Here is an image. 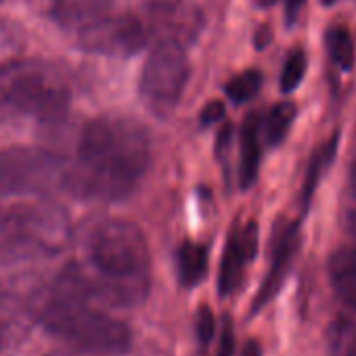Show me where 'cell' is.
<instances>
[{
  "label": "cell",
  "mask_w": 356,
  "mask_h": 356,
  "mask_svg": "<svg viewBox=\"0 0 356 356\" xmlns=\"http://www.w3.org/2000/svg\"><path fill=\"white\" fill-rule=\"evenodd\" d=\"M74 239L65 208L53 202L17 204L0 212V266L40 262L63 254Z\"/></svg>",
  "instance_id": "cell-4"
},
{
  "label": "cell",
  "mask_w": 356,
  "mask_h": 356,
  "mask_svg": "<svg viewBox=\"0 0 356 356\" xmlns=\"http://www.w3.org/2000/svg\"><path fill=\"white\" fill-rule=\"evenodd\" d=\"M270 38H273V34H270V28H268V26H262V28L258 30L256 38H254V42H256V49H264V47H268Z\"/></svg>",
  "instance_id": "cell-29"
},
{
  "label": "cell",
  "mask_w": 356,
  "mask_h": 356,
  "mask_svg": "<svg viewBox=\"0 0 356 356\" xmlns=\"http://www.w3.org/2000/svg\"><path fill=\"white\" fill-rule=\"evenodd\" d=\"M111 0H57L53 7V19L63 28H86L92 22L107 17Z\"/></svg>",
  "instance_id": "cell-13"
},
{
  "label": "cell",
  "mask_w": 356,
  "mask_h": 356,
  "mask_svg": "<svg viewBox=\"0 0 356 356\" xmlns=\"http://www.w3.org/2000/svg\"><path fill=\"white\" fill-rule=\"evenodd\" d=\"M335 3H339V0H323V5H325V7H331V5H335Z\"/></svg>",
  "instance_id": "cell-35"
},
{
  "label": "cell",
  "mask_w": 356,
  "mask_h": 356,
  "mask_svg": "<svg viewBox=\"0 0 356 356\" xmlns=\"http://www.w3.org/2000/svg\"><path fill=\"white\" fill-rule=\"evenodd\" d=\"M178 279L185 287H195L204 281L208 273V248L202 243L185 241L176 256Z\"/></svg>",
  "instance_id": "cell-16"
},
{
  "label": "cell",
  "mask_w": 356,
  "mask_h": 356,
  "mask_svg": "<svg viewBox=\"0 0 356 356\" xmlns=\"http://www.w3.org/2000/svg\"><path fill=\"white\" fill-rule=\"evenodd\" d=\"M325 47H327L329 57L333 59V63L339 70L350 72L354 67V40H352L348 28H343V26L329 28L325 34Z\"/></svg>",
  "instance_id": "cell-20"
},
{
  "label": "cell",
  "mask_w": 356,
  "mask_h": 356,
  "mask_svg": "<svg viewBox=\"0 0 356 356\" xmlns=\"http://www.w3.org/2000/svg\"><path fill=\"white\" fill-rule=\"evenodd\" d=\"M258 3H260L262 7H270L273 3H277V0H258Z\"/></svg>",
  "instance_id": "cell-34"
},
{
  "label": "cell",
  "mask_w": 356,
  "mask_h": 356,
  "mask_svg": "<svg viewBox=\"0 0 356 356\" xmlns=\"http://www.w3.org/2000/svg\"><path fill=\"white\" fill-rule=\"evenodd\" d=\"M260 88H262V74L258 70H248L235 76L231 82H227L225 92L233 103L241 105V103L252 101L260 92Z\"/></svg>",
  "instance_id": "cell-21"
},
{
  "label": "cell",
  "mask_w": 356,
  "mask_h": 356,
  "mask_svg": "<svg viewBox=\"0 0 356 356\" xmlns=\"http://www.w3.org/2000/svg\"><path fill=\"white\" fill-rule=\"evenodd\" d=\"M19 49V30L17 26L0 19V59L15 53Z\"/></svg>",
  "instance_id": "cell-23"
},
{
  "label": "cell",
  "mask_w": 356,
  "mask_h": 356,
  "mask_svg": "<svg viewBox=\"0 0 356 356\" xmlns=\"http://www.w3.org/2000/svg\"><path fill=\"white\" fill-rule=\"evenodd\" d=\"M350 185H352V191H354V195H356V163H354V168H352V176H350Z\"/></svg>",
  "instance_id": "cell-32"
},
{
  "label": "cell",
  "mask_w": 356,
  "mask_h": 356,
  "mask_svg": "<svg viewBox=\"0 0 356 356\" xmlns=\"http://www.w3.org/2000/svg\"><path fill=\"white\" fill-rule=\"evenodd\" d=\"M187 82L189 59L185 47L157 42L143 65L138 92L151 113L168 118L181 101Z\"/></svg>",
  "instance_id": "cell-7"
},
{
  "label": "cell",
  "mask_w": 356,
  "mask_h": 356,
  "mask_svg": "<svg viewBox=\"0 0 356 356\" xmlns=\"http://www.w3.org/2000/svg\"><path fill=\"white\" fill-rule=\"evenodd\" d=\"M70 103L72 88L55 65L38 59H11L0 65V107L40 122H57Z\"/></svg>",
  "instance_id": "cell-5"
},
{
  "label": "cell",
  "mask_w": 356,
  "mask_h": 356,
  "mask_svg": "<svg viewBox=\"0 0 356 356\" xmlns=\"http://www.w3.org/2000/svg\"><path fill=\"white\" fill-rule=\"evenodd\" d=\"M231 140H233V126H231V124H225L222 130L218 132V140H216V151H218V155H225V153H227Z\"/></svg>",
  "instance_id": "cell-27"
},
{
  "label": "cell",
  "mask_w": 356,
  "mask_h": 356,
  "mask_svg": "<svg viewBox=\"0 0 356 356\" xmlns=\"http://www.w3.org/2000/svg\"><path fill=\"white\" fill-rule=\"evenodd\" d=\"M195 329H197V339L208 346L214 337L216 331V321H214V312L208 306H202L197 312V321H195Z\"/></svg>",
  "instance_id": "cell-24"
},
{
  "label": "cell",
  "mask_w": 356,
  "mask_h": 356,
  "mask_svg": "<svg viewBox=\"0 0 356 356\" xmlns=\"http://www.w3.org/2000/svg\"><path fill=\"white\" fill-rule=\"evenodd\" d=\"M335 149H337V134L331 136L329 143H325L318 151L312 153L310 157V165H308V172H306V178H304V185H302V195H300V204L304 208V212H308L310 208V202L314 197V191L318 187V181H321V174L323 170L331 163L333 155H335Z\"/></svg>",
  "instance_id": "cell-17"
},
{
  "label": "cell",
  "mask_w": 356,
  "mask_h": 356,
  "mask_svg": "<svg viewBox=\"0 0 356 356\" xmlns=\"http://www.w3.org/2000/svg\"><path fill=\"white\" fill-rule=\"evenodd\" d=\"M241 356H262V350H260V343L258 341H248L245 346H243V352H241Z\"/></svg>",
  "instance_id": "cell-30"
},
{
  "label": "cell",
  "mask_w": 356,
  "mask_h": 356,
  "mask_svg": "<svg viewBox=\"0 0 356 356\" xmlns=\"http://www.w3.org/2000/svg\"><path fill=\"white\" fill-rule=\"evenodd\" d=\"M235 354V327L231 316L222 318V327H220V339H218V350L216 356H233Z\"/></svg>",
  "instance_id": "cell-25"
},
{
  "label": "cell",
  "mask_w": 356,
  "mask_h": 356,
  "mask_svg": "<svg viewBox=\"0 0 356 356\" xmlns=\"http://www.w3.org/2000/svg\"><path fill=\"white\" fill-rule=\"evenodd\" d=\"M304 74H306V55L302 49H293L285 63H283V70H281V90L287 95V92H293L302 80H304Z\"/></svg>",
  "instance_id": "cell-22"
},
{
  "label": "cell",
  "mask_w": 356,
  "mask_h": 356,
  "mask_svg": "<svg viewBox=\"0 0 356 356\" xmlns=\"http://www.w3.org/2000/svg\"><path fill=\"white\" fill-rule=\"evenodd\" d=\"M78 42L86 53L130 57L140 53L151 42V38L138 15L124 13L101 17L90 26L82 28L78 34Z\"/></svg>",
  "instance_id": "cell-8"
},
{
  "label": "cell",
  "mask_w": 356,
  "mask_h": 356,
  "mask_svg": "<svg viewBox=\"0 0 356 356\" xmlns=\"http://www.w3.org/2000/svg\"><path fill=\"white\" fill-rule=\"evenodd\" d=\"M304 3H306V0H285V19H287L289 26L298 19Z\"/></svg>",
  "instance_id": "cell-28"
},
{
  "label": "cell",
  "mask_w": 356,
  "mask_h": 356,
  "mask_svg": "<svg viewBox=\"0 0 356 356\" xmlns=\"http://www.w3.org/2000/svg\"><path fill=\"white\" fill-rule=\"evenodd\" d=\"M222 118H225V103L222 101H210L202 109L200 122H202V126H212V124L220 122Z\"/></svg>",
  "instance_id": "cell-26"
},
{
  "label": "cell",
  "mask_w": 356,
  "mask_h": 356,
  "mask_svg": "<svg viewBox=\"0 0 356 356\" xmlns=\"http://www.w3.org/2000/svg\"><path fill=\"white\" fill-rule=\"evenodd\" d=\"M26 310L47 333L84 352L124 354L132 346V331L126 323L59 285L34 291Z\"/></svg>",
  "instance_id": "cell-3"
},
{
  "label": "cell",
  "mask_w": 356,
  "mask_h": 356,
  "mask_svg": "<svg viewBox=\"0 0 356 356\" xmlns=\"http://www.w3.org/2000/svg\"><path fill=\"white\" fill-rule=\"evenodd\" d=\"M260 136H262V120L258 113H250L243 120L239 134V185L241 189H250L260 168Z\"/></svg>",
  "instance_id": "cell-11"
},
{
  "label": "cell",
  "mask_w": 356,
  "mask_h": 356,
  "mask_svg": "<svg viewBox=\"0 0 356 356\" xmlns=\"http://www.w3.org/2000/svg\"><path fill=\"white\" fill-rule=\"evenodd\" d=\"M74 159L44 147L15 145L0 151V197H74Z\"/></svg>",
  "instance_id": "cell-6"
},
{
  "label": "cell",
  "mask_w": 356,
  "mask_h": 356,
  "mask_svg": "<svg viewBox=\"0 0 356 356\" xmlns=\"http://www.w3.org/2000/svg\"><path fill=\"white\" fill-rule=\"evenodd\" d=\"M0 3H3V0H0Z\"/></svg>",
  "instance_id": "cell-36"
},
{
  "label": "cell",
  "mask_w": 356,
  "mask_h": 356,
  "mask_svg": "<svg viewBox=\"0 0 356 356\" xmlns=\"http://www.w3.org/2000/svg\"><path fill=\"white\" fill-rule=\"evenodd\" d=\"M248 256L241 248V239H239V227L235 225L233 231L229 233L227 245H225V254H222V262H220V275H218V293L222 298L231 296L243 279V270L248 264Z\"/></svg>",
  "instance_id": "cell-14"
},
{
  "label": "cell",
  "mask_w": 356,
  "mask_h": 356,
  "mask_svg": "<svg viewBox=\"0 0 356 356\" xmlns=\"http://www.w3.org/2000/svg\"><path fill=\"white\" fill-rule=\"evenodd\" d=\"M151 165L149 132L126 118H95L78 140L74 197L118 202L134 193Z\"/></svg>",
  "instance_id": "cell-2"
},
{
  "label": "cell",
  "mask_w": 356,
  "mask_h": 356,
  "mask_svg": "<svg viewBox=\"0 0 356 356\" xmlns=\"http://www.w3.org/2000/svg\"><path fill=\"white\" fill-rule=\"evenodd\" d=\"M296 105L291 101H283V103H277L268 115L264 118L262 122V134H264V140L270 145V147H277L285 140L293 120H296Z\"/></svg>",
  "instance_id": "cell-18"
},
{
  "label": "cell",
  "mask_w": 356,
  "mask_h": 356,
  "mask_svg": "<svg viewBox=\"0 0 356 356\" xmlns=\"http://www.w3.org/2000/svg\"><path fill=\"white\" fill-rule=\"evenodd\" d=\"M140 19L155 44L174 42L187 47L193 44L204 30V13L189 0H151Z\"/></svg>",
  "instance_id": "cell-9"
},
{
  "label": "cell",
  "mask_w": 356,
  "mask_h": 356,
  "mask_svg": "<svg viewBox=\"0 0 356 356\" xmlns=\"http://www.w3.org/2000/svg\"><path fill=\"white\" fill-rule=\"evenodd\" d=\"M346 227H348L350 237L354 239V250H356V212H350V214H348V222H346Z\"/></svg>",
  "instance_id": "cell-31"
},
{
  "label": "cell",
  "mask_w": 356,
  "mask_h": 356,
  "mask_svg": "<svg viewBox=\"0 0 356 356\" xmlns=\"http://www.w3.org/2000/svg\"><path fill=\"white\" fill-rule=\"evenodd\" d=\"M30 335V314L0 302V356H13Z\"/></svg>",
  "instance_id": "cell-15"
},
{
  "label": "cell",
  "mask_w": 356,
  "mask_h": 356,
  "mask_svg": "<svg viewBox=\"0 0 356 356\" xmlns=\"http://www.w3.org/2000/svg\"><path fill=\"white\" fill-rule=\"evenodd\" d=\"M300 250V229L298 225H283L279 231H275V239H273V254H270V266L266 277L260 283V289L254 298L252 304V312L262 310L283 287L291 264L298 256Z\"/></svg>",
  "instance_id": "cell-10"
},
{
  "label": "cell",
  "mask_w": 356,
  "mask_h": 356,
  "mask_svg": "<svg viewBox=\"0 0 356 356\" xmlns=\"http://www.w3.org/2000/svg\"><path fill=\"white\" fill-rule=\"evenodd\" d=\"M327 348L331 356H356V323L335 316L327 329Z\"/></svg>",
  "instance_id": "cell-19"
},
{
  "label": "cell",
  "mask_w": 356,
  "mask_h": 356,
  "mask_svg": "<svg viewBox=\"0 0 356 356\" xmlns=\"http://www.w3.org/2000/svg\"><path fill=\"white\" fill-rule=\"evenodd\" d=\"M151 254L143 231L128 220L99 222L61 270L59 287L99 306L130 308L147 300Z\"/></svg>",
  "instance_id": "cell-1"
},
{
  "label": "cell",
  "mask_w": 356,
  "mask_h": 356,
  "mask_svg": "<svg viewBox=\"0 0 356 356\" xmlns=\"http://www.w3.org/2000/svg\"><path fill=\"white\" fill-rule=\"evenodd\" d=\"M49 356H82V354H67V352H51ZM86 356V354H84Z\"/></svg>",
  "instance_id": "cell-33"
},
{
  "label": "cell",
  "mask_w": 356,
  "mask_h": 356,
  "mask_svg": "<svg viewBox=\"0 0 356 356\" xmlns=\"http://www.w3.org/2000/svg\"><path fill=\"white\" fill-rule=\"evenodd\" d=\"M329 279L337 298L356 312V250L339 248L329 258Z\"/></svg>",
  "instance_id": "cell-12"
}]
</instances>
